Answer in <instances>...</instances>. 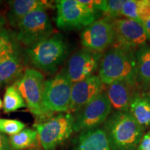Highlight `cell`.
I'll list each match as a JSON object with an SVG mask.
<instances>
[{
  "label": "cell",
  "mask_w": 150,
  "mask_h": 150,
  "mask_svg": "<svg viewBox=\"0 0 150 150\" xmlns=\"http://www.w3.org/2000/svg\"><path fill=\"white\" fill-rule=\"evenodd\" d=\"M99 77L106 85L120 81L136 83L138 70L134 50L112 47L106 52L100 61Z\"/></svg>",
  "instance_id": "obj_1"
},
{
  "label": "cell",
  "mask_w": 150,
  "mask_h": 150,
  "mask_svg": "<svg viewBox=\"0 0 150 150\" xmlns=\"http://www.w3.org/2000/svg\"><path fill=\"white\" fill-rule=\"evenodd\" d=\"M144 129L129 112L117 111L108 119L105 131L112 150H135Z\"/></svg>",
  "instance_id": "obj_2"
},
{
  "label": "cell",
  "mask_w": 150,
  "mask_h": 150,
  "mask_svg": "<svg viewBox=\"0 0 150 150\" xmlns=\"http://www.w3.org/2000/svg\"><path fill=\"white\" fill-rule=\"evenodd\" d=\"M67 47L63 37L56 34L27 50L31 63L45 72H54L67 56Z\"/></svg>",
  "instance_id": "obj_3"
},
{
  "label": "cell",
  "mask_w": 150,
  "mask_h": 150,
  "mask_svg": "<svg viewBox=\"0 0 150 150\" xmlns=\"http://www.w3.org/2000/svg\"><path fill=\"white\" fill-rule=\"evenodd\" d=\"M74 117L70 112L52 115L34 125L45 150H56L74 131Z\"/></svg>",
  "instance_id": "obj_4"
},
{
  "label": "cell",
  "mask_w": 150,
  "mask_h": 150,
  "mask_svg": "<svg viewBox=\"0 0 150 150\" xmlns=\"http://www.w3.org/2000/svg\"><path fill=\"white\" fill-rule=\"evenodd\" d=\"M72 87V82L64 74H59L45 81L42 109L45 119L54 112H68Z\"/></svg>",
  "instance_id": "obj_5"
},
{
  "label": "cell",
  "mask_w": 150,
  "mask_h": 150,
  "mask_svg": "<svg viewBox=\"0 0 150 150\" xmlns=\"http://www.w3.org/2000/svg\"><path fill=\"white\" fill-rule=\"evenodd\" d=\"M17 29V40L30 47L50 38L53 27L46 11L38 10L24 17Z\"/></svg>",
  "instance_id": "obj_6"
},
{
  "label": "cell",
  "mask_w": 150,
  "mask_h": 150,
  "mask_svg": "<svg viewBox=\"0 0 150 150\" xmlns=\"http://www.w3.org/2000/svg\"><path fill=\"white\" fill-rule=\"evenodd\" d=\"M44 78L36 70L27 69L13 86L20 94L31 112L41 122L45 120L42 109Z\"/></svg>",
  "instance_id": "obj_7"
},
{
  "label": "cell",
  "mask_w": 150,
  "mask_h": 150,
  "mask_svg": "<svg viewBox=\"0 0 150 150\" xmlns=\"http://www.w3.org/2000/svg\"><path fill=\"white\" fill-rule=\"evenodd\" d=\"M56 24L60 29H74L87 27L96 20L95 13L86 8L79 0L56 1Z\"/></svg>",
  "instance_id": "obj_8"
},
{
  "label": "cell",
  "mask_w": 150,
  "mask_h": 150,
  "mask_svg": "<svg viewBox=\"0 0 150 150\" xmlns=\"http://www.w3.org/2000/svg\"><path fill=\"white\" fill-rule=\"evenodd\" d=\"M111 111L110 104L106 93H102L93 99L83 108L76 112L74 116V131H85L95 129L104 123Z\"/></svg>",
  "instance_id": "obj_9"
},
{
  "label": "cell",
  "mask_w": 150,
  "mask_h": 150,
  "mask_svg": "<svg viewBox=\"0 0 150 150\" xmlns=\"http://www.w3.org/2000/svg\"><path fill=\"white\" fill-rule=\"evenodd\" d=\"M115 40L112 45L133 50L143 45L148 40L142 22L131 19L115 20L111 22Z\"/></svg>",
  "instance_id": "obj_10"
},
{
  "label": "cell",
  "mask_w": 150,
  "mask_h": 150,
  "mask_svg": "<svg viewBox=\"0 0 150 150\" xmlns=\"http://www.w3.org/2000/svg\"><path fill=\"white\" fill-rule=\"evenodd\" d=\"M80 37L82 46L86 50L100 54L115 40L112 23L105 19L95 20L86 27Z\"/></svg>",
  "instance_id": "obj_11"
},
{
  "label": "cell",
  "mask_w": 150,
  "mask_h": 150,
  "mask_svg": "<svg viewBox=\"0 0 150 150\" xmlns=\"http://www.w3.org/2000/svg\"><path fill=\"white\" fill-rule=\"evenodd\" d=\"M100 53L84 49L71 56L67 63L66 72L64 74L72 83L83 81L93 76L98 67Z\"/></svg>",
  "instance_id": "obj_12"
},
{
  "label": "cell",
  "mask_w": 150,
  "mask_h": 150,
  "mask_svg": "<svg viewBox=\"0 0 150 150\" xmlns=\"http://www.w3.org/2000/svg\"><path fill=\"white\" fill-rule=\"evenodd\" d=\"M104 84L99 76L93 75L83 81L72 83L68 112H76L97 95L102 93Z\"/></svg>",
  "instance_id": "obj_13"
},
{
  "label": "cell",
  "mask_w": 150,
  "mask_h": 150,
  "mask_svg": "<svg viewBox=\"0 0 150 150\" xmlns=\"http://www.w3.org/2000/svg\"><path fill=\"white\" fill-rule=\"evenodd\" d=\"M108 86L106 95L111 107L118 111L128 112L131 101L137 94L135 92L136 83L120 81Z\"/></svg>",
  "instance_id": "obj_14"
},
{
  "label": "cell",
  "mask_w": 150,
  "mask_h": 150,
  "mask_svg": "<svg viewBox=\"0 0 150 150\" xmlns=\"http://www.w3.org/2000/svg\"><path fill=\"white\" fill-rule=\"evenodd\" d=\"M10 9L8 13L9 24L17 28L19 22L27 15L38 10L51 8L52 3L43 0H14L9 1Z\"/></svg>",
  "instance_id": "obj_15"
},
{
  "label": "cell",
  "mask_w": 150,
  "mask_h": 150,
  "mask_svg": "<svg viewBox=\"0 0 150 150\" xmlns=\"http://www.w3.org/2000/svg\"><path fill=\"white\" fill-rule=\"evenodd\" d=\"M23 70L18 52L0 59V86L16 82L24 74Z\"/></svg>",
  "instance_id": "obj_16"
},
{
  "label": "cell",
  "mask_w": 150,
  "mask_h": 150,
  "mask_svg": "<svg viewBox=\"0 0 150 150\" xmlns=\"http://www.w3.org/2000/svg\"><path fill=\"white\" fill-rule=\"evenodd\" d=\"M75 150H110L106 132L99 128L83 131Z\"/></svg>",
  "instance_id": "obj_17"
},
{
  "label": "cell",
  "mask_w": 150,
  "mask_h": 150,
  "mask_svg": "<svg viewBox=\"0 0 150 150\" xmlns=\"http://www.w3.org/2000/svg\"><path fill=\"white\" fill-rule=\"evenodd\" d=\"M130 115L144 129L150 126V96L137 93L131 101Z\"/></svg>",
  "instance_id": "obj_18"
},
{
  "label": "cell",
  "mask_w": 150,
  "mask_h": 150,
  "mask_svg": "<svg viewBox=\"0 0 150 150\" xmlns=\"http://www.w3.org/2000/svg\"><path fill=\"white\" fill-rule=\"evenodd\" d=\"M121 16L131 20L144 22L150 18V1L126 0L122 9Z\"/></svg>",
  "instance_id": "obj_19"
},
{
  "label": "cell",
  "mask_w": 150,
  "mask_h": 150,
  "mask_svg": "<svg viewBox=\"0 0 150 150\" xmlns=\"http://www.w3.org/2000/svg\"><path fill=\"white\" fill-rule=\"evenodd\" d=\"M138 79L143 83H150V47L143 46L136 54Z\"/></svg>",
  "instance_id": "obj_20"
},
{
  "label": "cell",
  "mask_w": 150,
  "mask_h": 150,
  "mask_svg": "<svg viewBox=\"0 0 150 150\" xmlns=\"http://www.w3.org/2000/svg\"><path fill=\"white\" fill-rule=\"evenodd\" d=\"M37 136L36 130L25 129L13 136H11L9 141L13 149L22 150L31 147L36 140Z\"/></svg>",
  "instance_id": "obj_21"
},
{
  "label": "cell",
  "mask_w": 150,
  "mask_h": 150,
  "mask_svg": "<svg viewBox=\"0 0 150 150\" xmlns=\"http://www.w3.org/2000/svg\"><path fill=\"white\" fill-rule=\"evenodd\" d=\"M27 107L20 94L13 86H8L4 96L3 110L6 113L16 111L21 108Z\"/></svg>",
  "instance_id": "obj_22"
},
{
  "label": "cell",
  "mask_w": 150,
  "mask_h": 150,
  "mask_svg": "<svg viewBox=\"0 0 150 150\" xmlns=\"http://www.w3.org/2000/svg\"><path fill=\"white\" fill-rule=\"evenodd\" d=\"M16 38V36L8 29L4 27L0 29V59L18 52Z\"/></svg>",
  "instance_id": "obj_23"
},
{
  "label": "cell",
  "mask_w": 150,
  "mask_h": 150,
  "mask_svg": "<svg viewBox=\"0 0 150 150\" xmlns=\"http://www.w3.org/2000/svg\"><path fill=\"white\" fill-rule=\"evenodd\" d=\"M25 127V124L17 120L2 119L0 118V132L13 136L22 131Z\"/></svg>",
  "instance_id": "obj_24"
},
{
  "label": "cell",
  "mask_w": 150,
  "mask_h": 150,
  "mask_svg": "<svg viewBox=\"0 0 150 150\" xmlns=\"http://www.w3.org/2000/svg\"><path fill=\"white\" fill-rule=\"evenodd\" d=\"M126 0H104L103 12L110 16H121V11Z\"/></svg>",
  "instance_id": "obj_25"
},
{
  "label": "cell",
  "mask_w": 150,
  "mask_h": 150,
  "mask_svg": "<svg viewBox=\"0 0 150 150\" xmlns=\"http://www.w3.org/2000/svg\"><path fill=\"white\" fill-rule=\"evenodd\" d=\"M137 150H150V131L142 136Z\"/></svg>",
  "instance_id": "obj_26"
},
{
  "label": "cell",
  "mask_w": 150,
  "mask_h": 150,
  "mask_svg": "<svg viewBox=\"0 0 150 150\" xmlns=\"http://www.w3.org/2000/svg\"><path fill=\"white\" fill-rule=\"evenodd\" d=\"M0 150H13L11 147L9 138L0 132Z\"/></svg>",
  "instance_id": "obj_27"
},
{
  "label": "cell",
  "mask_w": 150,
  "mask_h": 150,
  "mask_svg": "<svg viewBox=\"0 0 150 150\" xmlns=\"http://www.w3.org/2000/svg\"><path fill=\"white\" fill-rule=\"evenodd\" d=\"M142 24H143L144 27H145L148 39H150V18L147 19L144 22H142Z\"/></svg>",
  "instance_id": "obj_28"
},
{
  "label": "cell",
  "mask_w": 150,
  "mask_h": 150,
  "mask_svg": "<svg viewBox=\"0 0 150 150\" xmlns=\"http://www.w3.org/2000/svg\"><path fill=\"white\" fill-rule=\"evenodd\" d=\"M6 23V20L5 18H4L3 16H0V29L4 27V25Z\"/></svg>",
  "instance_id": "obj_29"
},
{
  "label": "cell",
  "mask_w": 150,
  "mask_h": 150,
  "mask_svg": "<svg viewBox=\"0 0 150 150\" xmlns=\"http://www.w3.org/2000/svg\"><path fill=\"white\" fill-rule=\"evenodd\" d=\"M2 106H3V102H1V99H0V109H1V108H2Z\"/></svg>",
  "instance_id": "obj_30"
},
{
  "label": "cell",
  "mask_w": 150,
  "mask_h": 150,
  "mask_svg": "<svg viewBox=\"0 0 150 150\" xmlns=\"http://www.w3.org/2000/svg\"><path fill=\"white\" fill-rule=\"evenodd\" d=\"M28 150H36V149H28Z\"/></svg>",
  "instance_id": "obj_31"
},
{
  "label": "cell",
  "mask_w": 150,
  "mask_h": 150,
  "mask_svg": "<svg viewBox=\"0 0 150 150\" xmlns=\"http://www.w3.org/2000/svg\"><path fill=\"white\" fill-rule=\"evenodd\" d=\"M0 3H1V1H0Z\"/></svg>",
  "instance_id": "obj_32"
}]
</instances>
